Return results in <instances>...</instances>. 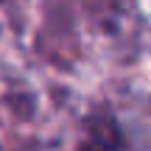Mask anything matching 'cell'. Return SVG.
Segmentation results:
<instances>
[{
  "label": "cell",
  "instance_id": "cell-1",
  "mask_svg": "<svg viewBox=\"0 0 151 151\" xmlns=\"http://www.w3.org/2000/svg\"><path fill=\"white\" fill-rule=\"evenodd\" d=\"M81 151H123V148L118 146V140H115V137H104L101 132H98V134H92V140L87 143Z\"/></svg>",
  "mask_w": 151,
  "mask_h": 151
}]
</instances>
